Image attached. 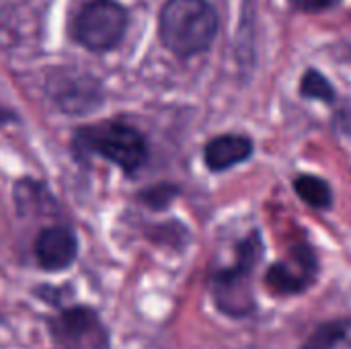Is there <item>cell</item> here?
I'll return each instance as SVG.
<instances>
[{
    "label": "cell",
    "instance_id": "cell-14",
    "mask_svg": "<svg viewBox=\"0 0 351 349\" xmlns=\"http://www.w3.org/2000/svg\"><path fill=\"white\" fill-rule=\"evenodd\" d=\"M177 193H179V189H177L175 185L158 183V185H154V187L144 189L138 197H140V202H142L144 206H148V208H152V210H165V208L173 202V197H175Z\"/></svg>",
    "mask_w": 351,
    "mask_h": 349
},
{
    "label": "cell",
    "instance_id": "cell-13",
    "mask_svg": "<svg viewBox=\"0 0 351 349\" xmlns=\"http://www.w3.org/2000/svg\"><path fill=\"white\" fill-rule=\"evenodd\" d=\"M343 329H346V321H335V323L321 325V327L315 331V335L302 346V349L335 348L337 341H343Z\"/></svg>",
    "mask_w": 351,
    "mask_h": 349
},
{
    "label": "cell",
    "instance_id": "cell-16",
    "mask_svg": "<svg viewBox=\"0 0 351 349\" xmlns=\"http://www.w3.org/2000/svg\"><path fill=\"white\" fill-rule=\"evenodd\" d=\"M343 341L351 346V321H346V329H343Z\"/></svg>",
    "mask_w": 351,
    "mask_h": 349
},
{
    "label": "cell",
    "instance_id": "cell-11",
    "mask_svg": "<svg viewBox=\"0 0 351 349\" xmlns=\"http://www.w3.org/2000/svg\"><path fill=\"white\" fill-rule=\"evenodd\" d=\"M294 189H296L298 197L313 208L323 210V208H329L333 204V191H331L329 183L321 177L300 175L294 181Z\"/></svg>",
    "mask_w": 351,
    "mask_h": 349
},
{
    "label": "cell",
    "instance_id": "cell-1",
    "mask_svg": "<svg viewBox=\"0 0 351 349\" xmlns=\"http://www.w3.org/2000/svg\"><path fill=\"white\" fill-rule=\"evenodd\" d=\"M70 150L76 160L101 158L134 177L148 160V142L144 134L119 119H105L74 130Z\"/></svg>",
    "mask_w": 351,
    "mask_h": 349
},
{
    "label": "cell",
    "instance_id": "cell-9",
    "mask_svg": "<svg viewBox=\"0 0 351 349\" xmlns=\"http://www.w3.org/2000/svg\"><path fill=\"white\" fill-rule=\"evenodd\" d=\"M12 204L16 210L19 218H43V216H51L58 218L53 214H62V208L58 206L56 197L51 195L49 187L33 177H21L14 181L12 185Z\"/></svg>",
    "mask_w": 351,
    "mask_h": 349
},
{
    "label": "cell",
    "instance_id": "cell-6",
    "mask_svg": "<svg viewBox=\"0 0 351 349\" xmlns=\"http://www.w3.org/2000/svg\"><path fill=\"white\" fill-rule=\"evenodd\" d=\"M80 255V239L72 224L56 220L33 237L31 259L35 267L43 274H64L68 272Z\"/></svg>",
    "mask_w": 351,
    "mask_h": 349
},
{
    "label": "cell",
    "instance_id": "cell-4",
    "mask_svg": "<svg viewBox=\"0 0 351 349\" xmlns=\"http://www.w3.org/2000/svg\"><path fill=\"white\" fill-rule=\"evenodd\" d=\"M51 344L58 349H111V333L90 304H64L45 317Z\"/></svg>",
    "mask_w": 351,
    "mask_h": 349
},
{
    "label": "cell",
    "instance_id": "cell-5",
    "mask_svg": "<svg viewBox=\"0 0 351 349\" xmlns=\"http://www.w3.org/2000/svg\"><path fill=\"white\" fill-rule=\"evenodd\" d=\"M128 27V12L113 0H93L80 10L74 35L90 51H107L115 47Z\"/></svg>",
    "mask_w": 351,
    "mask_h": 349
},
{
    "label": "cell",
    "instance_id": "cell-15",
    "mask_svg": "<svg viewBox=\"0 0 351 349\" xmlns=\"http://www.w3.org/2000/svg\"><path fill=\"white\" fill-rule=\"evenodd\" d=\"M339 0H292L294 6H298L300 10L306 12H319V10H327L331 6H335Z\"/></svg>",
    "mask_w": 351,
    "mask_h": 349
},
{
    "label": "cell",
    "instance_id": "cell-2",
    "mask_svg": "<svg viewBox=\"0 0 351 349\" xmlns=\"http://www.w3.org/2000/svg\"><path fill=\"white\" fill-rule=\"evenodd\" d=\"M218 16L206 0H169L160 12V39L177 56H195L210 47Z\"/></svg>",
    "mask_w": 351,
    "mask_h": 349
},
{
    "label": "cell",
    "instance_id": "cell-3",
    "mask_svg": "<svg viewBox=\"0 0 351 349\" xmlns=\"http://www.w3.org/2000/svg\"><path fill=\"white\" fill-rule=\"evenodd\" d=\"M261 253H263L261 237L257 232H253L239 245L234 267L222 269L212 278L210 290H212L216 306L224 315L243 319L253 313L255 298H253L251 278H253L255 265L261 259Z\"/></svg>",
    "mask_w": 351,
    "mask_h": 349
},
{
    "label": "cell",
    "instance_id": "cell-8",
    "mask_svg": "<svg viewBox=\"0 0 351 349\" xmlns=\"http://www.w3.org/2000/svg\"><path fill=\"white\" fill-rule=\"evenodd\" d=\"M49 97L68 115H86L101 105V88L86 74H62L49 82Z\"/></svg>",
    "mask_w": 351,
    "mask_h": 349
},
{
    "label": "cell",
    "instance_id": "cell-12",
    "mask_svg": "<svg viewBox=\"0 0 351 349\" xmlns=\"http://www.w3.org/2000/svg\"><path fill=\"white\" fill-rule=\"evenodd\" d=\"M300 93L306 99H319V101H325V103L335 101V91L331 86V82L321 72H315V70H308L304 74V78L300 82Z\"/></svg>",
    "mask_w": 351,
    "mask_h": 349
},
{
    "label": "cell",
    "instance_id": "cell-7",
    "mask_svg": "<svg viewBox=\"0 0 351 349\" xmlns=\"http://www.w3.org/2000/svg\"><path fill=\"white\" fill-rule=\"evenodd\" d=\"M317 276V259L308 247H294L286 261H278L265 274V284L276 294L292 296L306 290Z\"/></svg>",
    "mask_w": 351,
    "mask_h": 349
},
{
    "label": "cell",
    "instance_id": "cell-10",
    "mask_svg": "<svg viewBox=\"0 0 351 349\" xmlns=\"http://www.w3.org/2000/svg\"><path fill=\"white\" fill-rule=\"evenodd\" d=\"M251 154H253V142L247 136H237V134L212 138L204 148L206 167L214 173L228 171L249 160Z\"/></svg>",
    "mask_w": 351,
    "mask_h": 349
}]
</instances>
